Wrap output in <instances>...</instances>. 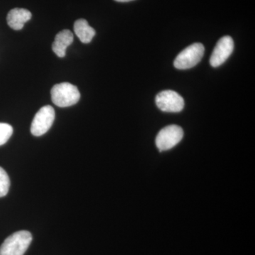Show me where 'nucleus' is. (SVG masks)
<instances>
[{
  "label": "nucleus",
  "mask_w": 255,
  "mask_h": 255,
  "mask_svg": "<svg viewBox=\"0 0 255 255\" xmlns=\"http://www.w3.org/2000/svg\"><path fill=\"white\" fill-rule=\"evenodd\" d=\"M55 117V110L51 106H44L40 109L32 122V135L34 136H41L48 132L54 122Z\"/></svg>",
  "instance_id": "obj_4"
},
{
  "label": "nucleus",
  "mask_w": 255,
  "mask_h": 255,
  "mask_svg": "<svg viewBox=\"0 0 255 255\" xmlns=\"http://www.w3.org/2000/svg\"><path fill=\"white\" fill-rule=\"evenodd\" d=\"M31 233L18 231L6 238L0 246V255H23L32 241Z\"/></svg>",
  "instance_id": "obj_1"
},
{
  "label": "nucleus",
  "mask_w": 255,
  "mask_h": 255,
  "mask_svg": "<svg viewBox=\"0 0 255 255\" xmlns=\"http://www.w3.org/2000/svg\"><path fill=\"white\" fill-rule=\"evenodd\" d=\"M204 50V46L201 43L190 45L177 55L174 60V67L179 70L194 68L202 59Z\"/></svg>",
  "instance_id": "obj_3"
},
{
  "label": "nucleus",
  "mask_w": 255,
  "mask_h": 255,
  "mask_svg": "<svg viewBox=\"0 0 255 255\" xmlns=\"http://www.w3.org/2000/svg\"><path fill=\"white\" fill-rule=\"evenodd\" d=\"M13 133V128L8 124L0 123V146L9 140Z\"/></svg>",
  "instance_id": "obj_12"
},
{
  "label": "nucleus",
  "mask_w": 255,
  "mask_h": 255,
  "mask_svg": "<svg viewBox=\"0 0 255 255\" xmlns=\"http://www.w3.org/2000/svg\"><path fill=\"white\" fill-rule=\"evenodd\" d=\"M74 31L80 41L83 43H90L96 34L95 30L84 18H80L75 21L74 23Z\"/></svg>",
  "instance_id": "obj_10"
},
{
  "label": "nucleus",
  "mask_w": 255,
  "mask_h": 255,
  "mask_svg": "<svg viewBox=\"0 0 255 255\" xmlns=\"http://www.w3.org/2000/svg\"><path fill=\"white\" fill-rule=\"evenodd\" d=\"M10 187L9 176L2 167H0V197L8 194Z\"/></svg>",
  "instance_id": "obj_11"
},
{
  "label": "nucleus",
  "mask_w": 255,
  "mask_h": 255,
  "mask_svg": "<svg viewBox=\"0 0 255 255\" xmlns=\"http://www.w3.org/2000/svg\"><path fill=\"white\" fill-rule=\"evenodd\" d=\"M73 33L70 30H63L55 36L52 49L58 57L63 58L66 54L67 48L73 43Z\"/></svg>",
  "instance_id": "obj_9"
},
{
  "label": "nucleus",
  "mask_w": 255,
  "mask_h": 255,
  "mask_svg": "<svg viewBox=\"0 0 255 255\" xmlns=\"http://www.w3.org/2000/svg\"><path fill=\"white\" fill-rule=\"evenodd\" d=\"M31 13L22 8H15L10 10L6 16V21L9 27L18 31L22 29L25 23L31 18Z\"/></svg>",
  "instance_id": "obj_8"
},
{
  "label": "nucleus",
  "mask_w": 255,
  "mask_h": 255,
  "mask_svg": "<svg viewBox=\"0 0 255 255\" xmlns=\"http://www.w3.org/2000/svg\"><path fill=\"white\" fill-rule=\"evenodd\" d=\"M80 99L78 87L68 82L57 84L51 90V100L59 107H68L76 105Z\"/></svg>",
  "instance_id": "obj_2"
},
{
  "label": "nucleus",
  "mask_w": 255,
  "mask_h": 255,
  "mask_svg": "<svg viewBox=\"0 0 255 255\" xmlns=\"http://www.w3.org/2000/svg\"><path fill=\"white\" fill-rule=\"evenodd\" d=\"M184 131L177 125H170L164 128L157 134L155 142L159 151L172 148L182 140Z\"/></svg>",
  "instance_id": "obj_5"
},
{
  "label": "nucleus",
  "mask_w": 255,
  "mask_h": 255,
  "mask_svg": "<svg viewBox=\"0 0 255 255\" xmlns=\"http://www.w3.org/2000/svg\"><path fill=\"white\" fill-rule=\"evenodd\" d=\"M155 103L157 107L164 112L177 113L184 107V100L182 96L172 90H164L156 96Z\"/></svg>",
  "instance_id": "obj_6"
},
{
  "label": "nucleus",
  "mask_w": 255,
  "mask_h": 255,
  "mask_svg": "<svg viewBox=\"0 0 255 255\" xmlns=\"http://www.w3.org/2000/svg\"><path fill=\"white\" fill-rule=\"evenodd\" d=\"M234 49V42L231 36L222 37L218 41L214 48L211 58L210 64L214 68H218L227 60L230 55L232 54Z\"/></svg>",
  "instance_id": "obj_7"
},
{
  "label": "nucleus",
  "mask_w": 255,
  "mask_h": 255,
  "mask_svg": "<svg viewBox=\"0 0 255 255\" xmlns=\"http://www.w3.org/2000/svg\"><path fill=\"white\" fill-rule=\"evenodd\" d=\"M119 2H128V1H133V0H115Z\"/></svg>",
  "instance_id": "obj_13"
}]
</instances>
